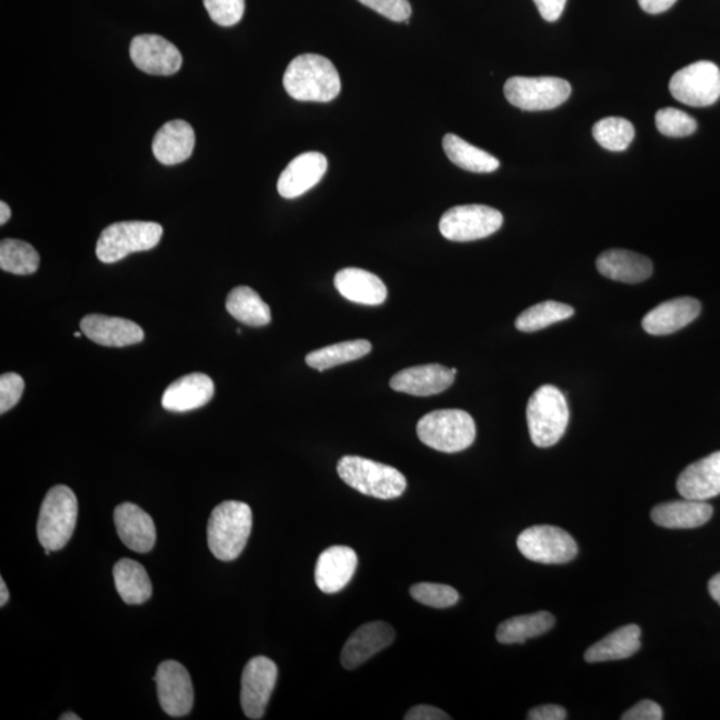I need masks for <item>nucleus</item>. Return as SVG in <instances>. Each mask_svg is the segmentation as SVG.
I'll return each mask as SVG.
<instances>
[{"label":"nucleus","mask_w":720,"mask_h":720,"mask_svg":"<svg viewBox=\"0 0 720 720\" xmlns=\"http://www.w3.org/2000/svg\"><path fill=\"white\" fill-rule=\"evenodd\" d=\"M712 506L702 500H672L653 507L651 511L652 522L664 529H697L711 519Z\"/></svg>","instance_id":"a878e982"},{"label":"nucleus","mask_w":720,"mask_h":720,"mask_svg":"<svg viewBox=\"0 0 720 720\" xmlns=\"http://www.w3.org/2000/svg\"><path fill=\"white\" fill-rule=\"evenodd\" d=\"M358 567L357 552L347 546H332L320 553L316 567V583L324 593L342 591L351 582Z\"/></svg>","instance_id":"a211bd4d"},{"label":"nucleus","mask_w":720,"mask_h":720,"mask_svg":"<svg viewBox=\"0 0 720 720\" xmlns=\"http://www.w3.org/2000/svg\"><path fill=\"white\" fill-rule=\"evenodd\" d=\"M196 147V132L184 120H171L156 133L152 152L158 162L173 166L184 162Z\"/></svg>","instance_id":"b1692460"},{"label":"nucleus","mask_w":720,"mask_h":720,"mask_svg":"<svg viewBox=\"0 0 720 720\" xmlns=\"http://www.w3.org/2000/svg\"><path fill=\"white\" fill-rule=\"evenodd\" d=\"M526 416L532 443L549 449L564 436L570 411L563 392L556 386L544 384L532 393Z\"/></svg>","instance_id":"7ed1b4c3"},{"label":"nucleus","mask_w":720,"mask_h":720,"mask_svg":"<svg viewBox=\"0 0 720 720\" xmlns=\"http://www.w3.org/2000/svg\"><path fill=\"white\" fill-rule=\"evenodd\" d=\"M567 712L563 707L558 704H544L536 707L529 712L527 719L530 720H564Z\"/></svg>","instance_id":"a18cd8bd"},{"label":"nucleus","mask_w":720,"mask_h":720,"mask_svg":"<svg viewBox=\"0 0 720 720\" xmlns=\"http://www.w3.org/2000/svg\"><path fill=\"white\" fill-rule=\"evenodd\" d=\"M709 592L711 598L720 606V572L710 579Z\"/></svg>","instance_id":"de8ad7c7"},{"label":"nucleus","mask_w":720,"mask_h":720,"mask_svg":"<svg viewBox=\"0 0 720 720\" xmlns=\"http://www.w3.org/2000/svg\"><path fill=\"white\" fill-rule=\"evenodd\" d=\"M340 296L350 302L366 306L384 303L387 287L376 273L349 267L337 272L333 279Z\"/></svg>","instance_id":"393cba45"},{"label":"nucleus","mask_w":720,"mask_h":720,"mask_svg":"<svg viewBox=\"0 0 720 720\" xmlns=\"http://www.w3.org/2000/svg\"><path fill=\"white\" fill-rule=\"evenodd\" d=\"M597 269L606 278L629 284L644 282L652 276L651 260L627 250H609L600 253Z\"/></svg>","instance_id":"bb28decb"},{"label":"nucleus","mask_w":720,"mask_h":720,"mask_svg":"<svg viewBox=\"0 0 720 720\" xmlns=\"http://www.w3.org/2000/svg\"><path fill=\"white\" fill-rule=\"evenodd\" d=\"M284 90L299 102L327 103L336 99L342 84L330 59L303 53L291 60L283 76Z\"/></svg>","instance_id":"f257e3e1"},{"label":"nucleus","mask_w":720,"mask_h":720,"mask_svg":"<svg viewBox=\"0 0 720 720\" xmlns=\"http://www.w3.org/2000/svg\"><path fill=\"white\" fill-rule=\"evenodd\" d=\"M210 18L219 26L231 27L242 20L244 0H203Z\"/></svg>","instance_id":"58836bf2"},{"label":"nucleus","mask_w":720,"mask_h":720,"mask_svg":"<svg viewBox=\"0 0 720 720\" xmlns=\"http://www.w3.org/2000/svg\"><path fill=\"white\" fill-rule=\"evenodd\" d=\"M576 310L571 306L546 300V302L531 306L516 320V327L522 332H536L546 329L553 323L570 319Z\"/></svg>","instance_id":"72a5a7b5"},{"label":"nucleus","mask_w":720,"mask_h":720,"mask_svg":"<svg viewBox=\"0 0 720 720\" xmlns=\"http://www.w3.org/2000/svg\"><path fill=\"white\" fill-rule=\"evenodd\" d=\"M417 433L430 449L452 453L469 449L477 438V426L469 412L438 410L419 420Z\"/></svg>","instance_id":"39448f33"},{"label":"nucleus","mask_w":720,"mask_h":720,"mask_svg":"<svg viewBox=\"0 0 720 720\" xmlns=\"http://www.w3.org/2000/svg\"><path fill=\"white\" fill-rule=\"evenodd\" d=\"M571 96L567 80L553 77H513L504 84L509 103L523 111H547L562 106Z\"/></svg>","instance_id":"6e6552de"},{"label":"nucleus","mask_w":720,"mask_h":720,"mask_svg":"<svg viewBox=\"0 0 720 720\" xmlns=\"http://www.w3.org/2000/svg\"><path fill=\"white\" fill-rule=\"evenodd\" d=\"M662 707L652 700H642L622 716V720H662Z\"/></svg>","instance_id":"79ce46f5"},{"label":"nucleus","mask_w":720,"mask_h":720,"mask_svg":"<svg viewBox=\"0 0 720 720\" xmlns=\"http://www.w3.org/2000/svg\"><path fill=\"white\" fill-rule=\"evenodd\" d=\"M117 591L127 604H142L151 598L152 584L144 567L136 560L122 559L113 567Z\"/></svg>","instance_id":"c85d7f7f"},{"label":"nucleus","mask_w":720,"mask_h":720,"mask_svg":"<svg viewBox=\"0 0 720 720\" xmlns=\"http://www.w3.org/2000/svg\"><path fill=\"white\" fill-rule=\"evenodd\" d=\"M358 2L392 20V22L409 24L412 12L409 0H358Z\"/></svg>","instance_id":"ea45409f"},{"label":"nucleus","mask_w":720,"mask_h":720,"mask_svg":"<svg viewBox=\"0 0 720 720\" xmlns=\"http://www.w3.org/2000/svg\"><path fill=\"white\" fill-rule=\"evenodd\" d=\"M677 2L678 0H638V3L640 7H642V10L652 13V16H657V13H662L667 10H670L671 7Z\"/></svg>","instance_id":"49530a36"},{"label":"nucleus","mask_w":720,"mask_h":720,"mask_svg":"<svg viewBox=\"0 0 720 720\" xmlns=\"http://www.w3.org/2000/svg\"><path fill=\"white\" fill-rule=\"evenodd\" d=\"M406 720H450L451 717L433 706L419 704L412 707L404 716Z\"/></svg>","instance_id":"37998d69"},{"label":"nucleus","mask_w":720,"mask_h":720,"mask_svg":"<svg viewBox=\"0 0 720 720\" xmlns=\"http://www.w3.org/2000/svg\"><path fill=\"white\" fill-rule=\"evenodd\" d=\"M700 311L702 304L697 299L683 297L667 300L647 313L642 327L650 336H670L693 322Z\"/></svg>","instance_id":"6ab92c4d"},{"label":"nucleus","mask_w":720,"mask_h":720,"mask_svg":"<svg viewBox=\"0 0 720 720\" xmlns=\"http://www.w3.org/2000/svg\"><path fill=\"white\" fill-rule=\"evenodd\" d=\"M656 123L659 132L670 138L690 137L697 131V120L689 113L672 107L659 110Z\"/></svg>","instance_id":"e433bc0d"},{"label":"nucleus","mask_w":720,"mask_h":720,"mask_svg":"<svg viewBox=\"0 0 720 720\" xmlns=\"http://www.w3.org/2000/svg\"><path fill=\"white\" fill-rule=\"evenodd\" d=\"M671 96L680 103L707 107L720 98V70L709 60H700L673 73L670 80Z\"/></svg>","instance_id":"9b49d317"},{"label":"nucleus","mask_w":720,"mask_h":720,"mask_svg":"<svg viewBox=\"0 0 720 720\" xmlns=\"http://www.w3.org/2000/svg\"><path fill=\"white\" fill-rule=\"evenodd\" d=\"M443 150L451 162L460 169L477 173H490L499 169V160L491 153L466 142L456 133H447L443 138Z\"/></svg>","instance_id":"7c9ffc66"},{"label":"nucleus","mask_w":720,"mask_h":720,"mask_svg":"<svg viewBox=\"0 0 720 720\" xmlns=\"http://www.w3.org/2000/svg\"><path fill=\"white\" fill-rule=\"evenodd\" d=\"M592 136L603 149L620 152L629 149L636 137V129L627 119L610 117L599 120L593 126Z\"/></svg>","instance_id":"c9c22d12"},{"label":"nucleus","mask_w":720,"mask_h":720,"mask_svg":"<svg viewBox=\"0 0 720 720\" xmlns=\"http://www.w3.org/2000/svg\"><path fill=\"white\" fill-rule=\"evenodd\" d=\"M533 2L547 22H556L562 16L567 0H533Z\"/></svg>","instance_id":"c03bdc74"},{"label":"nucleus","mask_w":720,"mask_h":720,"mask_svg":"<svg viewBox=\"0 0 720 720\" xmlns=\"http://www.w3.org/2000/svg\"><path fill=\"white\" fill-rule=\"evenodd\" d=\"M10 592L7 590V586L3 579H0V606H4L9 602Z\"/></svg>","instance_id":"8fccbe9b"},{"label":"nucleus","mask_w":720,"mask_h":720,"mask_svg":"<svg viewBox=\"0 0 720 720\" xmlns=\"http://www.w3.org/2000/svg\"><path fill=\"white\" fill-rule=\"evenodd\" d=\"M39 253L30 243L4 239L0 243V269L16 276H31L39 269Z\"/></svg>","instance_id":"f704fd0d"},{"label":"nucleus","mask_w":720,"mask_h":720,"mask_svg":"<svg viewBox=\"0 0 720 720\" xmlns=\"http://www.w3.org/2000/svg\"><path fill=\"white\" fill-rule=\"evenodd\" d=\"M677 489L680 497L702 502L720 496V451L687 467L678 478Z\"/></svg>","instance_id":"4be33fe9"},{"label":"nucleus","mask_w":720,"mask_h":720,"mask_svg":"<svg viewBox=\"0 0 720 720\" xmlns=\"http://www.w3.org/2000/svg\"><path fill=\"white\" fill-rule=\"evenodd\" d=\"M130 56L140 71L150 76H173L182 67V53L169 40L159 37L138 36L132 39Z\"/></svg>","instance_id":"4468645a"},{"label":"nucleus","mask_w":720,"mask_h":720,"mask_svg":"<svg viewBox=\"0 0 720 720\" xmlns=\"http://www.w3.org/2000/svg\"><path fill=\"white\" fill-rule=\"evenodd\" d=\"M640 636L642 631L637 624L620 627L584 652L586 662H610L636 656L640 649Z\"/></svg>","instance_id":"cd10ccee"},{"label":"nucleus","mask_w":720,"mask_h":720,"mask_svg":"<svg viewBox=\"0 0 720 720\" xmlns=\"http://www.w3.org/2000/svg\"><path fill=\"white\" fill-rule=\"evenodd\" d=\"M163 227L156 222L113 223L100 233L97 257L106 264L117 263L130 253L149 251L162 239Z\"/></svg>","instance_id":"0eeeda50"},{"label":"nucleus","mask_w":720,"mask_h":720,"mask_svg":"<svg viewBox=\"0 0 720 720\" xmlns=\"http://www.w3.org/2000/svg\"><path fill=\"white\" fill-rule=\"evenodd\" d=\"M277 679L278 667L269 658H252L246 664L240 703L247 718L258 720L264 717Z\"/></svg>","instance_id":"f8f14e48"},{"label":"nucleus","mask_w":720,"mask_h":720,"mask_svg":"<svg viewBox=\"0 0 720 720\" xmlns=\"http://www.w3.org/2000/svg\"><path fill=\"white\" fill-rule=\"evenodd\" d=\"M82 333H83V332H76V333H73V337H76V338H80V337H82Z\"/></svg>","instance_id":"603ef678"},{"label":"nucleus","mask_w":720,"mask_h":720,"mask_svg":"<svg viewBox=\"0 0 720 720\" xmlns=\"http://www.w3.org/2000/svg\"><path fill=\"white\" fill-rule=\"evenodd\" d=\"M62 720H80V717L76 716V713L72 712H67L64 716L60 717Z\"/></svg>","instance_id":"3c124183"},{"label":"nucleus","mask_w":720,"mask_h":720,"mask_svg":"<svg viewBox=\"0 0 720 720\" xmlns=\"http://www.w3.org/2000/svg\"><path fill=\"white\" fill-rule=\"evenodd\" d=\"M393 639H396V631L389 623L377 620V622L360 626L347 639L340 662L346 670H356L357 667L362 666L367 660L392 644Z\"/></svg>","instance_id":"2eb2a0df"},{"label":"nucleus","mask_w":720,"mask_h":720,"mask_svg":"<svg viewBox=\"0 0 720 720\" xmlns=\"http://www.w3.org/2000/svg\"><path fill=\"white\" fill-rule=\"evenodd\" d=\"M212 380L204 373L193 372L172 382L167 387L162 406L172 412L197 410L210 402L213 397Z\"/></svg>","instance_id":"5701e85b"},{"label":"nucleus","mask_w":720,"mask_h":720,"mask_svg":"<svg viewBox=\"0 0 720 720\" xmlns=\"http://www.w3.org/2000/svg\"><path fill=\"white\" fill-rule=\"evenodd\" d=\"M372 349L369 340L356 339L347 342L323 347L309 353L306 363L318 371L332 369L340 364L353 362L370 353Z\"/></svg>","instance_id":"473e14b6"},{"label":"nucleus","mask_w":720,"mask_h":720,"mask_svg":"<svg viewBox=\"0 0 720 720\" xmlns=\"http://www.w3.org/2000/svg\"><path fill=\"white\" fill-rule=\"evenodd\" d=\"M411 597L417 602L433 609H449L456 606L459 600V593L453 587L439 583H418L410 589Z\"/></svg>","instance_id":"4c0bfd02"},{"label":"nucleus","mask_w":720,"mask_h":720,"mask_svg":"<svg viewBox=\"0 0 720 720\" xmlns=\"http://www.w3.org/2000/svg\"><path fill=\"white\" fill-rule=\"evenodd\" d=\"M503 224L502 212L483 204L452 207L439 222L440 233L452 242H472L496 233Z\"/></svg>","instance_id":"1a4fd4ad"},{"label":"nucleus","mask_w":720,"mask_h":720,"mask_svg":"<svg viewBox=\"0 0 720 720\" xmlns=\"http://www.w3.org/2000/svg\"><path fill=\"white\" fill-rule=\"evenodd\" d=\"M252 530V511L249 504L227 500L211 512L207 524V542L213 557L231 562L243 552Z\"/></svg>","instance_id":"f03ea898"},{"label":"nucleus","mask_w":720,"mask_h":720,"mask_svg":"<svg viewBox=\"0 0 720 720\" xmlns=\"http://www.w3.org/2000/svg\"><path fill=\"white\" fill-rule=\"evenodd\" d=\"M457 369L442 364H423L399 371L390 380L392 390L413 397H430L443 392L453 383Z\"/></svg>","instance_id":"f3484780"},{"label":"nucleus","mask_w":720,"mask_h":720,"mask_svg":"<svg viewBox=\"0 0 720 720\" xmlns=\"http://www.w3.org/2000/svg\"><path fill=\"white\" fill-rule=\"evenodd\" d=\"M517 544L524 558L542 564H564L578 556L576 540L556 526H532L520 533Z\"/></svg>","instance_id":"9d476101"},{"label":"nucleus","mask_w":720,"mask_h":720,"mask_svg":"<svg viewBox=\"0 0 720 720\" xmlns=\"http://www.w3.org/2000/svg\"><path fill=\"white\" fill-rule=\"evenodd\" d=\"M11 218V210L9 204L0 202V224H6Z\"/></svg>","instance_id":"09e8293b"},{"label":"nucleus","mask_w":720,"mask_h":720,"mask_svg":"<svg viewBox=\"0 0 720 720\" xmlns=\"http://www.w3.org/2000/svg\"><path fill=\"white\" fill-rule=\"evenodd\" d=\"M120 540L130 550L144 553L157 542V529L152 518L137 504H119L113 512Z\"/></svg>","instance_id":"412c9836"},{"label":"nucleus","mask_w":720,"mask_h":720,"mask_svg":"<svg viewBox=\"0 0 720 720\" xmlns=\"http://www.w3.org/2000/svg\"><path fill=\"white\" fill-rule=\"evenodd\" d=\"M337 470L346 484L377 499L391 500L402 497L407 487L402 472L362 457H343L339 460Z\"/></svg>","instance_id":"20e7f679"},{"label":"nucleus","mask_w":720,"mask_h":720,"mask_svg":"<svg viewBox=\"0 0 720 720\" xmlns=\"http://www.w3.org/2000/svg\"><path fill=\"white\" fill-rule=\"evenodd\" d=\"M553 624H556V618L547 611L513 617L499 624L497 639L502 644L524 643L527 639L549 632Z\"/></svg>","instance_id":"c756f323"},{"label":"nucleus","mask_w":720,"mask_h":720,"mask_svg":"<svg viewBox=\"0 0 720 720\" xmlns=\"http://www.w3.org/2000/svg\"><path fill=\"white\" fill-rule=\"evenodd\" d=\"M329 162L323 153L304 152L291 160L278 180L279 196L296 199L310 191L324 177Z\"/></svg>","instance_id":"dca6fc26"},{"label":"nucleus","mask_w":720,"mask_h":720,"mask_svg":"<svg viewBox=\"0 0 720 720\" xmlns=\"http://www.w3.org/2000/svg\"><path fill=\"white\" fill-rule=\"evenodd\" d=\"M24 391V380L16 372H6L0 377V413L10 411L19 403Z\"/></svg>","instance_id":"a19ab883"},{"label":"nucleus","mask_w":720,"mask_h":720,"mask_svg":"<svg viewBox=\"0 0 720 720\" xmlns=\"http://www.w3.org/2000/svg\"><path fill=\"white\" fill-rule=\"evenodd\" d=\"M158 698L163 711L170 717H184L192 709L193 689L189 671L176 660H166L158 667Z\"/></svg>","instance_id":"ddd939ff"},{"label":"nucleus","mask_w":720,"mask_h":720,"mask_svg":"<svg viewBox=\"0 0 720 720\" xmlns=\"http://www.w3.org/2000/svg\"><path fill=\"white\" fill-rule=\"evenodd\" d=\"M84 336L100 346L126 347L142 342L144 331L142 327L129 319L99 316H86L80 322Z\"/></svg>","instance_id":"aec40b11"},{"label":"nucleus","mask_w":720,"mask_h":720,"mask_svg":"<svg viewBox=\"0 0 720 720\" xmlns=\"http://www.w3.org/2000/svg\"><path fill=\"white\" fill-rule=\"evenodd\" d=\"M77 518L76 493L67 486L52 487L40 507L37 524L38 539L43 549H63L76 530Z\"/></svg>","instance_id":"423d86ee"},{"label":"nucleus","mask_w":720,"mask_h":720,"mask_svg":"<svg viewBox=\"0 0 720 720\" xmlns=\"http://www.w3.org/2000/svg\"><path fill=\"white\" fill-rule=\"evenodd\" d=\"M226 309L230 316L247 326L263 327L271 322L269 304L257 291L247 286L236 287L227 297Z\"/></svg>","instance_id":"2f4dec72"}]
</instances>
